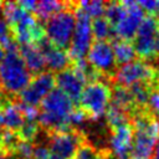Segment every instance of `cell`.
Segmentation results:
<instances>
[{
	"label": "cell",
	"instance_id": "1",
	"mask_svg": "<svg viewBox=\"0 0 159 159\" xmlns=\"http://www.w3.org/2000/svg\"><path fill=\"white\" fill-rule=\"evenodd\" d=\"M40 106L39 122L46 130L50 133L71 130L70 118L75 111V104L63 92L58 88L52 89Z\"/></svg>",
	"mask_w": 159,
	"mask_h": 159
},
{
	"label": "cell",
	"instance_id": "2",
	"mask_svg": "<svg viewBox=\"0 0 159 159\" xmlns=\"http://www.w3.org/2000/svg\"><path fill=\"white\" fill-rule=\"evenodd\" d=\"M1 4L11 35L19 45L37 43L42 37H45V30L39 24L34 14L22 9L19 2Z\"/></svg>",
	"mask_w": 159,
	"mask_h": 159
},
{
	"label": "cell",
	"instance_id": "3",
	"mask_svg": "<svg viewBox=\"0 0 159 159\" xmlns=\"http://www.w3.org/2000/svg\"><path fill=\"white\" fill-rule=\"evenodd\" d=\"M133 150L130 159H152L159 140V119L145 113H138L133 124Z\"/></svg>",
	"mask_w": 159,
	"mask_h": 159
},
{
	"label": "cell",
	"instance_id": "4",
	"mask_svg": "<svg viewBox=\"0 0 159 159\" xmlns=\"http://www.w3.org/2000/svg\"><path fill=\"white\" fill-rule=\"evenodd\" d=\"M31 76L19 53V48L5 52L0 63V86L6 94H20L31 82Z\"/></svg>",
	"mask_w": 159,
	"mask_h": 159
},
{
	"label": "cell",
	"instance_id": "5",
	"mask_svg": "<svg viewBox=\"0 0 159 159\" xmlns=\"http://www.w3.org/2000/svg\"><path fill=\"white\" fill-rule=\"evenodd\" d=\"M76 4L71 2L68 6L60 12L51 16L47 21H45V36L48 39V41L55 45L56 47H60L62 50H66L70 47L75 27H76Z\"/></svg>",
	"mask_w": 159,
	"mask_h": 159
},
{
	"label": "cell",
	"instance_id": "6",
	"mask_svg": "<svg viewBox=\"0 0 159 159\" xmlns=\"http://www.w3.org/2000/svg\"><path fill=\"white\" fill-rule=\"evenodd\" d=\"M111 98L112 89L109 88V86L104 81L97 80L89 82L84 87L78 103L87 118L99 119L106 114L111 104Z\"/></svg>",
	"mask_w": 159,
	"mask_h": 159
},
{
	"label": "cell",
	"instance_id": "7",
	"mask_svg": "<svg viewBox=\"0 0 159 159\" xmlns=\"http://www.w3.org/2000/svg\"><path fill=\"white\" fill-rule=\"evenodd\" d=\"M134 48L140 60H154L159 57V19L147 15L134 37Z\"/></svg>",
	"mask_w": 159,
	"mask_h": 159
},
{
	"label": "cell",
	"instance_id": "8",
	"mask_svg": "<svg viewBox=\"0 0 159 159\" xmlns=\"http://www.w3.org/2000/svg\"><path fill=\"white\" fill-rule=\"evenodd\" d=\"M113 78L116 80L117 86L127 88L135 83H148L154 86L159 81V73L158 70L154 68L150 63L139 58L122 65L116 71Z\"/></svg>",
	"mask_w": 159,
	"mask_h": 159
},
{
	"label": "cell",
	"instance_id": "9",
	"mask_svg": "<svg viewBox=\"0 0 159 159\" xmlns=\"http://www.w3.org/2000/svg\"><path fill=\"white\" fill-rule=\"evenodd\" d=\"M145 17L144 10L135 1H120V11L116 22L112 25L114 35L119 40H134L137 31Z\"/></svg>",
	"mask_w": 159,
	"mask_h": 159
},
{
	"label": "cell",
	"instance_id": "10",
	"mask_svg": "<svg viewBox=\"0 0 159 159\" xmlns=\"http://www.w3.org/2000/svg\"><path fill=\"white\" fill-rule=\"evenodd\" d=\"M77 6V4H76ZM92 21L81 9H76V27L71 45L68 47V55L72 62L84 60L91 45H92Z\"/></svg>",
	"mask_w": 159,
	"mask_h": 159
},
{
	"label": "cell",
	"instance_id": "11",
	"mask_svg": "<svg viewBox=\"0 0 159 159\" xmlns=\"http://www.w3.org/2000/svg\"><path fill=\"white\" fill-rule=\"evenodd\" d=\"M83 143V137L78 130L53 132L48 137L50 152L61 159H73Z\"/></svg>",
	"mask_w": 159,
	"mask_h": 159
},
{
	"label": "cell",
	"instance_id": "12",
	"mask_svg": "<svg viewBox=\"0 0 159 159\" xmlns=\"http://www.w3.org/2000/svg\"><path fill=\"white\" fill-rule=\"evenodd\" d=\"M87 61L99 73L114 76L117 61L113 52L112 41H93L87 53Z\"/></svg>",
	"mask_w": 159,
	"mask_h": 159
},
{
	"label": "cell",
	"instance_id": "13",
	"mask_svg": "<svg viewBox=\"0 0 159 159\" xmlns=\"http://www.w3.org/2000/svg\"><path fill=\"white\" fill-rule=\"evenodd\" d=\"M56 86V80L52 72L47 71V72H41L39 75H36L31 82L29 83V86L19 94L20 97V102L36 107L37 104H40L43 98L52 91L55 89Z\"/></svg>",
	"mask_w": 159,
	"mask_h": 159
},
{
	"label": "cell",
	"instance_id": "14",
	"mask_svg": "<svg viewBox=\"0 0 159 159\" xmlns=\"http://www.w3.org/2000/svg\"><path fill=\"white\" fill-rule=\"evenodd\" d=\"M109 147L116 159H130L133 150V128L130 123L112 129Z\"/></svg>",
	"mask_w": 159,
	"mask_h": 159
},
{
	"label": "cell",
	"instance_id": "15",
	"mask_svg": "<svg viewBox=\"0 0 159 159\" xmlns=\"http://www.w3.org/2000/svg\"><path fill=\"white\" fill-rule=\"evenodd\" d=\"M57 88L63 92L73 103H78L81 94L84 89L86 81L71 67L58 72L55 76Z\"/></svg>",
	"mask_w": 159,
	"mask_h": 159
},
{
	"label": "cell",
	"instance_id": "16",
	"mask_svg": "<svg viewBox=\"0 0 159 159\" xmlns=\"http://www.w3.org/2000/svg\"><path fill=\"white\" fill-rule=\"evenodd\" d=\"M36 45L39 46V48L41 50V52L45 57L46 67L50 68L51 71H56L58 73V72L66 70L68 67V65L71 63L68 52H66V50H62V48L52 45L46 36L42 37Z\"/></svg>",
	"mask_w": 159,
	"mask_h": 159
},
{
	"label": "cell",
	"instance_id": "17",
	"mask_svg": "<svg viewBox=\"0 0 159 159\" xmlns=\"http://www.w3.org/2000/svg\"><path fill=\"white\" fill-rule=\"evenodd\" d=\"M25 123V117L20 109L19 102H7L0 109V129L19 132Z\"/></svg>",
	"mask_w": 159,
	"mask_h": 159
},
{
	"label": "cell",
	"instance_id": "18",
	"mask_svg": "<svg viewBox=\"0 0 159 159\" xmlns=\"http://www.w3.org/2000/svg\"><path fill=\"white\" fill-rule=\"evenodd\" d=\"M19 53L21 58L24 60L26 67L31 72V75L41 73L43 72V68L46 67L45 57L39 48L36 43H25L19 46Z\"/></svg>",
	"mask_w": 159,
	"mask_h": 159
},
{
	"label": "cell",
	"instance_id": "19",
	"mask_svg": "<svg viewBox=\"0 0 159 159\" xmlns=\"http://www.w3.org/2000/svg\"><path fill=\"white\" fill-rule=\"evenodd\" d=\"M111 104L124 111L125 113H129L130 111H133L134 107H137L129 88L122 86H116L114 89H112Z\"/></svg>",
	"mask_w": 159,
	"mask_h": 159
},
{
	"label": "cell",
	"instance_id": "20",
	"mask_svg": "<svg viewBox=\"0 0 159 159\" xmlns=\"http://www.w3.org/2000/svg\"><path fill=\"white\" fill-rule=\"evenodd\" d=\"M112 46H113V52H114L117 63H119L122 66V65L134 61L137 52H135L134 45L130 41H124V40L117 39V40L112 41Z\"/></svg>",
	"mask_w": 159,
	"mask_h": 159
},
{
	"label": "cell",
	"instance_id": "21",
	"mask_svg": "<svg viewBox=\"0 0 159 159\" xmlns=\"http://www.w3.org/2000/svg\"><path fill=\"white\" fill-rule=\"evenodd\" d=\"M68 4L61 2V1H55V0H42V1H39L36 4V9H35L34 15H36V19H40L42 21H47L51 16H53L55 14L66 9L68 6Z\"/></svg>",
	"mask_w": 159,
	"mask_h": 159
},
{
	"label": "cell",
	"instance_id": "22",
	"mask_svg": "<svg viewBox=\"0 0 159 159\" xmlns=\"http://www.w3.org/2000/svg\"><path fill=\"white\" fill-rule=\"evenodd\" d=\"M0 45L2 46L5 52L19 48L17 45H16V41L14 40V37L11 35L9 24L6 21L5 15H4V10H2V4L1 2H0Z\"/></svg>",
	"mask_w": 159,
	"mask_h": 159
},
{
	"label": "cell",
	"instance_id": "23",
	"mask_svg": "<svg viewBox=\"0 0 159 159\" xmlns=\"http://www.w3.org/2000/svg\"><path fill=\"white\" fill-rule=\"evenodd\" d=\"M92 35L96 41H111L114 32L109 21L102 16L92 21Z\"/></svg>",
	"mask_w": 159,
	"mask_h": 159
},
{
	"label": "cell",
	"instance_id": "24",
	"mask_svg": "<svg viewBox=\"0 0 159 159\" xmlns=\"http://www.w3.org/2000/svg\"><path fill=\"white\" fill-rule=\"evenodd\" d=\"M77 7L81 9L86 15L93 19L102 17L106 14L107 4L104 1L99 0H93V1H81L77 4Z\"/></svg>",
	"mask_w": 159,
	"mask_h": 159
},
{
	"label": "cell",
	"instance_id": "25",
	"mask_svg": "<svg viewBox=\"0 0 159 159\" xmlns=\"http://www.w3.org/2000/svg\"><path fill=\"white\" fill-rule=\"evenodd\" d=\"M106 118H107V123L109 124V127L117 128L124 124H129V119H128V113H125L124 111L109 104L107 112H106Z\"/></svg>",
	"mask_w": 159,
	"mask_h": 159
},
{
	"label": "cell",
	"instance_id": "26",
	"mask_svg": "<svg viewBox=\"0 0 159 159\" xmlns=\"http://www.w3.org/2000/svg\"><path fill=\"white\" fill-rule=\"evenodd\" d=\"M39 132V124L37 120H25L24 125L21 127V129L17 132V135L21 140L25 142H32Z\"/></svg>",
	"mask_w": 159,
	"mask_h": 159
},
{
	"label": "cell",
	"instance_id": "27",
	"mask_svg": "<svg viewBox=\"0 0 159 159\" xmlns=\"http://www.w3.org/2000/svg\"><path fill=\"white\" fill-rule=\"evenodd\" d=\"M147 108H148L147 112L149 114H152L157 119L159 118V86L152 88V91L149 93V97H148Z\"/></svg>",
	"mask_w": 159,
	"mask_h": 159
},
{
	"label": "cell",
	"instance_id": "28",
	"mask_svg": "<svg viewBox=\"0 0 159 159\" xmlns=\"http://www.w3.org/2000/svg\"><path fill=\"white\" fill-rule=\"evenodd\" d=\"M12 155L16 157L17 159H32V155H34V145H32V143L20 139V142L16 145Z\"/></svg>",
	"mask_w": 159,
	"mask_h": 159
},
{
	"label": "cell",
	"instance_id": "29",
	"mask_svg": "<svg viewBox=\"0 0 159 159\" xmlns=\"http://www.w3.org/2000/svg\"><path fill=\"white\" fill-rule=\"evenodd\" d=\"M51 152L48 149V147L43 145V144H39L36 147H34V155L32 159H50L51 157Z\"/></svg>",
	"mask_w": 159,
	"mask_h": 159
},
{
	"label": "cell",
	"instance_id": "30",
	"mask_svg": "<svg viewBox=\"0 0 159 159\" xmlns=\"http://www.w3.org/2000/svg\"><path fill=\"white\" fill-rule=\"evenodd\" d=\"M4 56H5V50H4V48H2V46L0 45V63H1L2 58H4Z\"/></svg>",
	"mask_w": 159,
	"mask_h": 159
},
{
	"label": "cell",
	"instance_id": "31",
	"mask_svg": "<svg viewBox=\"0 0 159 159\" xmlns=\"http://www.w3.org/2000/svg\"><path fill=\"white\" fill-rule=\"evenodd\" d=\"M50 159H61V158H58V157H56V155H53V154H51V157H50Z\"/></svg>",
	"mask_w": 159,
	"mask_h": 159
},
{
	"label": "cell",
	"instance_id": "32",
	"mask_svg": "<svg viewBox=\"0 0 159 159\" xmlns=\"http://www.w3.org/2000/svg\"><path fill=\"white\" fill-rule=\"evenodd\" d=\"M155 150H157V154L159 155V140H158V144H157V149Z\"/></svg>",
	"mask_w": 159,
	"mask_h": 159
},
{
	"label": "cell",
	"instance_id": "33",
	"mask_svg": "<svg viewBox=\"0 0 159 159\" xmlns=\"http://www.w3.org/2000/svg\"><path fill=\"white\" fill-rule=\"evenodd\" d=\"M2 106H4V104H2V99H1V96H0V109L2 108Z\"/></svg>",
	"mask_w": 159,
	"mask_h": 159
},
{
	"label": "cell",
	"instance_id": "34",
	"mask_svg": "<svg viewBox=\"0 0 159 159\" xmlns=\"http://www.w3.org/2000/svg\"><path fill=\"white\" fill-rule=\"evenodd\" d=\"M153 159H159V155H158V154H155V157H154Z\"/></svg>",
	"mask_w": 159,
	"mask_h": 159
},
{
	"label": "cell",
	"instance_id": "35",
	"mask_svg": "<svg viewBox=\"0 0 159 159\" xmlns=\"http://www.w3.org/2000/svg\"><path fill=\"white\" fill-rule=\"evenodd\" d=\"M157 60H158V73H159V57H158Z\"/></svg>",
	"mask_w": 159,
	"mask_h": 159
},
{
	"label": "cell",
	"instance_id": "36",
	"mask_svg": "<svg viewBox=\"0 0 159 159\" xmlns=\"http://www.w3.org/2000/svg\"><path fill=\"white\" fill-rule=\"evenodd\" d=\"M0 91H1V86H0Z\"/></svg>",
	"mask_w": 159,
	"mask_h": 159
}]
</instances>
